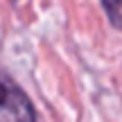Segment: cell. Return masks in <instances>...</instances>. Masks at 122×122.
<instances>
[{"mask_svg":"<svg viewBox=\"0 0 122 122\" xmlns=\"http://www.w3.org/2000/svg\"><path fill=\"white\" fill-rule=\"evenodd\" d=\"M100 2L106 11L109 23L115 30H122V0H100Z\"/></svg>","mask_w":122,"mask_h":122,"instance_id":"cell-2","label":"cell"},{"mask_svg":"<svg viewBox=\"0 0 122 122\" xmlns=\"http://www.w3.org/2000/svg\"><path fill=\"white\" fill-rule=\"evenodd\" d=\"M0 122H36V111L25 91L2 72H0Z\"/></svg>","mask_w":122,"mask_h":122,"instance_id":"cell-1","label":"cell"}]
</instances>
